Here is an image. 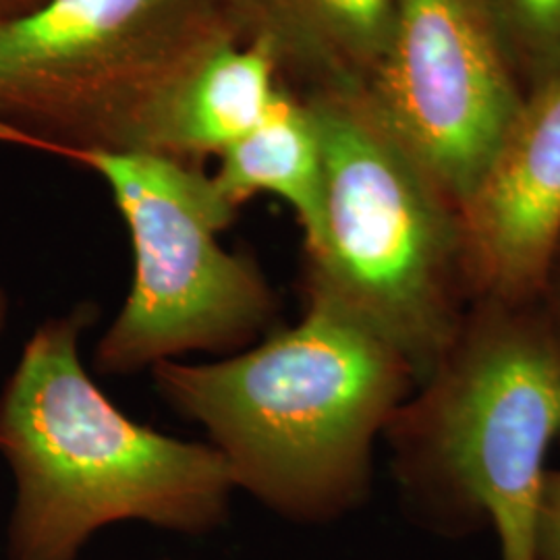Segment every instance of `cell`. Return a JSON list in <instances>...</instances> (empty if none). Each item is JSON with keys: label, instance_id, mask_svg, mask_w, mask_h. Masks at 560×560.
Wrapping results in <instances>:
<instances>
[{"label": "cell", "instance_id": "obj_6", "mask_svg": "<svg viewBox=\"0 0 560 560\" xmlns=\"http://www.w3.org/2000/svg\"><path fill=\"white\" fill-rule=\"evenodd\" d=\"M67 161L106 183L133 249L129 293L94 349L98 374L133 376L191 353L226 358L282 324L258 260L219 240L237 212L200 164L145 152Z\"/></svg>", "mask_w": 560, "mask_h": 560}, {"label": "cell", "instance_id": "obj_4", "mask_svg": "<svg viewBox=\"0 0 560 560\" xmlns=\"http://www.w3.org/2000/svg\"><path fill=\"white\" fill-rule=\"evenodd\" d=\"M318 224L303 237V303H324L397 349L421 376L478 300L459 208L382 127L360 90H316Z\"/></svg>", "mask_w": 560, "mask_h": 560}, {"label": "cell", "instance_id": "obj_15", "mask_svg": "<svg viewBox=\"0 0 560 560\" xmlns=\"http://www.w3.org/2000/svg\"><path fill=\"white\" fill-rule=\"evenodd\" d=\"M42 0H0V20H11L36 9Z\"/></svg>", "mask_w": 560, "mask_h": 560}, {"label": "cell", "instance_id": "obj_10", "mask_svg": "<svg viewBox=\"0 0 560 560\" xmlns=\"http://www.w3.org/2000/svg\"><path fill=\"white\" fill-rule=\"evenodd\" d=\"M280 75L258 46L226 40L203 55L143 120L131 152L198 164L260 122Z\"/></svg>", "mask_w": 560, "mask_h": 560}, {"label": "cell", "instance_id": "obj_3", "mask_svg": "<svg viewBox=\"0 0 560 560\" xmlns=\"http://www.w3.org/2000/svg\"><path fill=\"white\" fill-rule=\"evenodd\" d=\"M560 441V342L538 300L481 295L400 402L382 442L409 517L442 538L492 527L501 560H536Z\"/></svg>", "mask_w": 560, "mask_h": 560}, {"label": "cell", "instance_id": "obj_9", "mask_svg": "<svg viewBox=\"0 0 560 560\" xmlns=\"http://www.w3.org/2000/svg\"><path fill=\"white\" fill-rule=\"evenodd\" d=\"M233 34L301 94L361 90L390 40L397 0H224Z\"/></svg>", "mask_w": 560, "mask_h": 560}, {"label": "cell", "instance_id": "obj_7", "mask_svg": "<svg viewBox=\"0 0 560 560\" xmlns=\"http://www.w3.org/2000/svg\"><path fill=\"white\" fill-rule=\"evenodd\" d=\"M360 92L457 208L525 101L481 0H397L390 40Z\"/></svg>", "mask_w": 560, "mask_h": 560}, {"label": "cell", "instance_id": "obj_16", "mask_svg": "<svg viewBox=\"0 0 560 560\" xmlns=\"http://www.w3.org/2000/svg\"><path fill=\"white\" fill-rule=\"evenodd\" d=\"M9 312H11V301H9V295H7V289L0 284V335H2L4 326H7V322H9Z\"/></svg>", "mask_w": 560, "mask_h": 560}, {"label": "cell", "instance_id": "obj_5", "mask_svg": "<svg viewBox=\"0 0 560 560\" xmlns=\"http://www.w3.org/2000/svg\"><path fill=\"white\" fill-rule=\"evenodd\" d=\"M237 40L224 0H42L0 20V143L131 152L177 81Z\"/></svg>", "mask_w": 560, "mask_h": 560}, {"label": "cell", "instance_id": "obj_13", "mask_svg": "<svg viewBox=\"0 0 560 560\" xmlns=\"http://www.w3.org/2000/svg\"><path fill=\"white\" fill-rule=\"evenodd\" d=\"M536 560H560V469L548 467L536 513Z\"/></svg>", "mask_w": 560, "mask_h": 560}, {"label": "cell", "instance_id": "obj_14", "mask_svg": "<svg viewBox=\"0 0 560 560\" xmlns=\"http://www.w3.org/2000/svg\"><path fill=\"white\" fill-rule=\"evenodd\" d=\"M538 303L546 320L550 324L555 337L560 342V237L552 249V256L546 266L544 279H541Z\"/></svg>", "mask_w": 560, "mask_h": 560}, {"label": "cell", "instance_id": "obj_8", "mask_svg": "<svg viewBox=\"0 0 560 560\" xmlns=\"http://www.w3.org/2000/svg\"><path fill=\"white\" fill-rule=\"evenodd\" d=\"M459 219L478 298L538 300L560 237V69L525 92Z\"/></svg>", "mask_w": 560, "mask_h": 560}, {"label": "cell", "instance_id": "obj_11", "mask_svg": "<svg viewBox=\"0 0 560 560\" xmlns=\"http://www.w3.org/2000/svg\"><path fill=\"white\" fill-rule=\"evenodd\" d=\"M210 179L235 212L261 194L279 198L293 210L303 237L312 235L322 198L320 129L312 104L280 83L260 122L219 154Z\"/></svg>", "mask_w": 560, "mask_h": 560}, {"label": "cell", "instance_id": "obj_2", "mask_svg": "<svg viewBox=\"0 0 560 560\" xmlns=\"http://www.w3.org/2000/svg\"><path fill=\"white\" fill-rule=\"evenodd\" d=\"M98 316L80 301L40 322L0 390V455L15 481L7 560H80L120 523L203 538L231 517L237 490L221 455L133 420L90 376L81 340Z\"/></svg>", "mask_w": 560, "mask_h": 560}, {"label": "cell", "instance_id": "obj_1", "mask_svg": "<svg viewBox=\"0 0 560 560\" xmlns=\"http://www.w3.org/2000/svg\"><path fill=\"white\" fill-rule=\"evenodd\" d=\"M150 374L159 397L203 430L235 490L298 525L368 502L376 444L418 384L397 349L314 301L240 353Z\"/></svg>", "mask_w": 560, "mask_h": 560}, {"label": "cell", "instance_id": "obj_12", "mask_svg": "<svg viewBox=\"0 0 560 560\" xmlns=\"http://www.w3.org/2000/svg\"><path fill=\"white\" fill-rule=\"evenodd\" d=\"M527 90L560 69V0H481Z\"/></svg>", "mask_w": 560, "mask_h": 560}]
</instances>
